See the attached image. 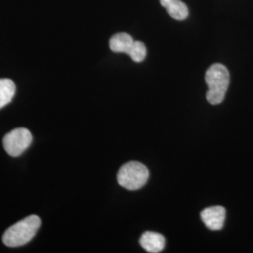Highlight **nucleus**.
I'll list each match as a JSON object with an SVG mask.
<instances>
[{
    "mask_svg": "<svg viewBox=\"0 0 253 253\" xmlns=\"http://www.w3.org/2000/svg\"><path fill=\"white\" fill-rule=\"evenodd\" d=\"M208 91L207 100L212 105L220 104L226 95L230 84V73L222 64H213L206 73Z\"/></svg>",
    "mask_w": 253,
    "mask_h": 253,
    "instance_id": "1",
    "label": "nucleus"
},
{
    "mask_svg": "<svg viewBox=\"0 0 253 253\" xmlns=\"http://www.w3.org/2000/svg\"><path fill=\"white\" fill-rule=\"evenodd\" d=\"M41 226V219L38 216L32 215L20 220L14 225L9 227L3 235V243L16 248L27 244L35 235Z\"/></svg>",
    "mask_w": 253,
    "mask_h": 253,
    "instance_id": "2",
    "label": "nucleus"
},
{
    "mask_svg": "<svg viewBox=\"0 0 253 253\" xmlns=\"http://www.w3.org/2000/svg\"><path fill=\"white\" fill-rule=\"evenodd\" d=\"M149 178L146 166L139 162H128L122 165L118 173V184L126 190H136L143 188Z\"/></svg>",
    "mask_w": 253,
    "mask_h": 253,
    "instance_id": "3",
    "label": "nucleus"
},
{
    "mask_svg": "<svg viewBox=\"0 0 253 253\" xmlns=\"http://www.w3.org/2000/svg\"><path fill=\"white\" fill-rule=\"evenodd\" d=\"M32 142L31 132L25 127L14 128L3 139V146L11 157H18L24 153Z\"/></svg>",
    "mask_w": 253,
    "mask_h": 253,
    "instance_id": "4",
    "label": "nucleus"
},
{
    "mask_svg": "<svg viewBox=\"0 0 253 253\" xmlns=\"http://www.w3.org/2000/svg\"><path fill=\"white\" fill-rule=\"evenodd\" d=\"M201 217L203 222L208 229L212 231L221 230L224 225L226 210L221 206H215L205 208L201 212Z\"/></svg>",
    "mask_w": 253,
    "mask_h": 253,
    "instance_id": "5",
    "label": "nucleus"
},
{
    "mask_svg": "<svg viewBox=\"0 0 253 253\" xmlns=\"http://www.w3.org/2000/svg\"><path fill=\"white\" fill-rule=\"evenodd\" d=\"M140 245L147 253H161L165 247V238L158 233L145 232L140 238Z\"/></svg>",
    "mask_w": 253,
    "mask_h": 253,
    "instance_id": "6",
    "label": "nucleus"
},
{
    "mask_svg": "<svg viewBox=\"0 0 253 253\" xmlns=\"http://www.w3.org/2000/svg\"><path fill=\"white\" fill-rule=\"evenodd\" d=\"M134 40L129 34L121 32L117 33L110 39V49L114 53H124L128 54L134 44Z\"/></svg>",
    "mask_w": 253,
    "mask_h": 253,
    "instance_id": "7",
    "label": "nucleus"
},
{
    "mask_svg": "<svg viewBox=\"0 0 253 253\" xmlns=\"http://www.w3.org/2000/svg\"><path fill=\"white\" fill-rule=\"evenodd\" d=\"M160 2L172 18L178 21L188 18L189 9L181 0H160Z\"/></svg>",
    "mask_w": 253,
    "mask_h": 253,
    "instance_id": "8",
    "label": "nucleus"
},
{
    "mask_svg": "<svg viewBox=\"0 0 253 253\" xmlns=\"http://www.w3.org/2000/svg\"><path fill=\"white\" fill-rule=\"evenodd\" d=\"M15 84L10 79H0V109L12 100L15 95Z\"/></svg>",
    "mask_w": 253,
    "mask_h": 253,
    "instance_id": "9",
    "label": "nucleus"
},
{
    "mask_svg": "<svg viewBox=\"0 0 253 253\" xmlns=\"http://www.w3.org/2000/svg\"><path fill=\"white\" fill-rule=\"evenodd\" d=\"M128 55L131 57V59L134 62H142L144 61L146 55V48L145 45L140 41H135L134 44L132 46L131 51L129 52Z\"/></svg>",
    "mask_w": 253,
    "mask_h": 253,
    "instance_id": "10",
    "label": "nucleus"
}]
</instances>
